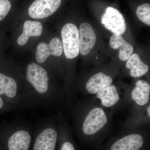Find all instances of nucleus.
I'll use <instances>...</instances> for the list:
<instances>
[{
  "label": "nucleus",
  "instance_id": "nucleus-1",
  "mask_svg": "<svg viewBox=\"0 0 150 150\" xmlns=\"http://www.w3.org/2000/svg\"><path fill=\"white\" fill-rule=\"evenodd\" d=\"M25 77L26 83L23 88L30 108L40 106L48 109L56 93L49 82L46 69L35 63H30L26 67Z\"/></svg>",
  "mask_w": 150,
  "mask_h": 150
},
{
  "label": "nucleus",
  "instance_id": "nucleus-2",
  "mask_svg": "<svg viewBox=\"0 0 150 150\" xmlns=\"http://www.w3.org/2000/svg\"><path fill=\"white\" fill-rule=\"evenodd\" d=\"M32 140V132L28 126L8 124L0 131V150H30Z\"/></svg>",
  "mask_w": 150,
  "mask_h": 150
},
{
  "label": "nucleus",
  "instance_id": "nucleus-3",
  "mask_svg": "<svg viewBox=\"0 0 150 150\" xmlns=\"http://www.w3.org/2000/svg\"><path fill=\"white\" fill-rule=\"evenodd\" d=\"M59 133L51 121L46 120L36 129L30 150H56Z\"/></svg>",
  "mask_w": 150,
  "mask_h": 150
},
{
  "label": "nucleus",
  "instance_id": "nucleus-4",
  "mask_svg": "<svg viewBox=\"0 0 150 150\" xmlns=\"http://www.w3.org/2000/svg\"><path fill=\"white\" fill-rule=\"evenodd\" d=\"M63 49L67 59H74L79 54V30L75 25L67 23L62 28Z\"/></svg>",
  "mask_w": 150,
  "mask_h": 150
},
{
  "label": "nucleus",
  "instance_id": "nucleus-5",
  "mask_svg": "<svg viewBox=\"0 0 150 150\" xmlns=\"http://www.w3.org/2000/svg\"><path fill=\"white\" fill-rule=\"evenodd\" d=\"M101 22L113 34L122 35L126 31V22L123 16L118 10L112 7L106 8L101 17Z\"/></svg>",
  "mask_w": 150,
  "mask_h": 150
},
{
  "label": "nucleus",
  "instance_id": "nucleus-6",
  "mask_svg": "<svg viewBox=\"0 0 150 150\" xmlns=\"http://www.w3.org/2000/svg\"><path fill=\"white\" fill-rule=\"evenodd\" d=\"M62 0H35L28 8L29 16L36 19L51 16L59 8Z\"/></svg>",
  "mask_w": 150,
  "mask_h": 150
},
{
  "label": "nucleus",
  "instance_id": "nucleus-7",
  "mask_svg": "<svg viewBox=\"0 0 150 150\" xmlns=\"http://www.w3.org/2000/svg\"><path fill=\"white\" fill-rule=\"evenodd\" d=\"M107 116L100 108H96L91 110L84 121L82 130L86 135L96 134L107 123Z\"/></svg>",
  "mask_w": 150,
  "mask_h": 150
},
{
  "label": "nucleus",
  "instance_id": "nucleus-8",
  "mask_svg": "<svg viewBox=\"0 0 150 150\" xmlns=\"http://www.w3.org/2000/svg\"><path fill=\"white\" fill-rule=\"evenodd\" d=\"M63 43L58 38L51 39L49 44L42 42L38 44L36 52L37 62L43 64L51 55L60 56L63 53Z\"/></svg>",
  "mask_w": 150,
  "mask_h": 150
},
{
  "label": "nucleus",
  "instance_id": "nucleus-9",
  "mask_svg": "<svg viewBox=\"0 0 150 150\" xmlns=\"http://www.w3.org/2000/svg\"><path fill=\"white\" fill-rule=\"evenodd\" d=\"M79 51L81 55H87L94 46L96 36L93 28L88 23L81 24L79 30Z\"/></svg>",
  "mask_w": 150,
  "mask_h": 150
},
{
  "label": "nucleus",
  "instance_id": "nucleus-10",
  "mask_svg": "<svg viewBox=\"0 0 150 150\" xmlns=\"http://www.w3.org/2000/svg\"><path fill=\"white\" fill-rule=\"evenodd\" d=\"M144 144L142 136L132 134L121 138L111 146L110 150H139Z\"/></svg>",
  "mask_w": 150,
  "mask_h": 150
},
{
  "label": "nucleus",
  "instance_id": "nucleus-11",
  "mask_svg": "<svg viewBox=\"0 0 150 150\" xmlns=\"http://www.w3.org/2000/svg\"><path fill=\"white\" fill-rule=\"evenodd\" d=\"M43 29V25L40 22L26 21L23 24V31L18 38V44L19 46H24L30 37H38L41 35Z\"/></svg>",
  "mask_w": 150,
  "mask_h": 150
},
{
  "label": "nucleus",
  "instance_id": "nucleus-12",
  "mask_svg": "<svg viewBox=\"0 0 150 150\" xmlns=\"http://www.w3.org/2000/svg\"><path fill=\"white\" fill-rule=\"evenodd\" d=\"M110 45L112 49H119V58L122 61H127L134 52L132 45L127 42L120 34H113L111 35Z\"/></svg>",
  "mask_w": 150,
  "mask_h": 150
},
{
  "label": "nucleus",
  "instance_id": "nucleus-13",
  "mask_svg": "<svg viewBox=\"0 0 150 150\" xmlns=\"http://www.w3.org/2000/svg\"><path fill=\"white\" fill-rule=\"evenodd\" d=\"M112 81V78L109 76H106L103 73H98L88 80L86 84V88L90 93H97L103 89L111 85Z\"/></svg>",
  "mask_w": 150,
  "mask_h": 150
},
{
  "label": "nucleus",
  "instance_id": "nucleus-14",
  "mask_svg": "<svg viewBox=\"0 0 150 150\" xmlns=\"http://www.w3.org/2000/svg\"><path fill=\"white\" fill-rule=\"evenodd\" d=\"M150 86L144 81L139 80L135 83V87L131 92L132 99L139 105H145L149 99Z\"/></svg>",
  "mask_w": 150,
  "mask_h": 150
},
{
  "label": "nucleus",
  "instance_id": "nucleus-15",
  "mask_svg": "<svg viewBox=\"0 0 150 150\" xmlns=\"http://www.w3.org/2000/svg\"><path fill=\"white\" fill-rule=\"evenodd\" d=\"M126 67L130 70V75L133 77H140L146 74L149 71L148 66L142 62L137 54H132L127 60Z\"/></svg>",
  "mask_w": 150,
  "mask_h": 150
},
{
  "label": "nucleus",
  "instance_id": "nucleus-16",
  "mask_svg": "<svg viewBox=\"0 0 150 150\" xmlns=\"http://www.w3.org/2000/svg\"><path fill=\"white\" fill-rule=\"evenodd\" d=\"M96 96L98 98L101 100L102 105L106 107L113 106L120 99L116 88L111 84L98 92Z\"/></svg>",
  "mask_w": 150,
  "mask_h": 150
},
{
  "label": "nucleus",
  "instance_id": "nucleus-17",
  "mask_svg": "<svg viewBox=\"0 0 150 150\" xmlns=\"http://www.w3.org/2000/svg\"><path fill=\"white\" fill-rule=\"evenodd\" d=\"M138 18L145 24L150 25V5L145 4L138 6L136 11Z\"/></svg>",
  "mask_w": 150,
  "mask_h": 150
},
{
  "label": "nucleus",
  "instance_id": "nucleus-18",
  "mask_svg": "<svg viewBox=\"0 0 150 150\" xmlns=\"http://www.w3.org/2000/svg\"><path fill=\"white\" fill-rule=\"evenodd\" d=\"M11 7V5L9 0H0V21L6 16Z\"/></svg>",
  "mask_w": 150,
  "mask_h": 150
},
{
  "label": "nucleus",
  "instance_id": "nucleus-19",
  "mask_svg": "<svg viewBox=\"0 0 150 150\" xmlns=\"http://www.w3.org/2000/svg\"><path fill=\"white\" fill-rule=\"evenodd\" d=\"M19 109L17 107L9 104L0 96V112Z\"/></svg>",
  "mask_w": 150,
  "mask_h": 150
},
{
  "label": "nucleus",
  "instance_id": "nucleus-20",
  "mask_svg": "<svg viewBox=\"0 0 150 150\" xmlns=\"http://www.w3.org/2000/svg\"><path fill=\"white\" fill-rule=\"evenodd\" d=\"M60 150H75L74 146L71 142L65 141L61 145Z\"/></svg>",
  "mask_w": 150,
  "mask_h": 150
},
{
  "label": "nucleus",
  "instance_id": "nucleus-21",
  "mask_svg": "<svg viewBox=\"0 0 150 150\" xmlns=\"http://www.w3.org/2000/svg\"><path fill=\"white\" fill-rule=\"evenodd\" d=\"M150 105H149V107H148V115H149V116H150Z\"/></svg>",
  "mask_w": 150,
  "mask_h": 150
}]
</instances>
